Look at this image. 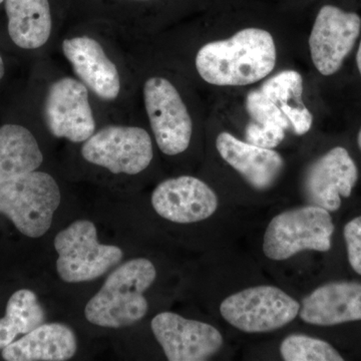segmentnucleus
Returning <instances> with one entry per match:
<instances>
[{
  "label": "nucleus",
  "instance_id": "f257e3e1",
  "mask_svg": "<svg viewBox=\"0 0 361 361\" xmlns=\"http://www.w3.org/2000/svg\"><path fill=\"white\" fill-rule=\"evenodd\" d=\"M196 68L208 84L247 85L257 82L274 70L276 47L269 32L244 28L225 40L209 42L199 49Z\"/></svg>",
  "mask_w": 361,
  "mask_h": 361
},
{
  "label": "nucleus",
  "instance_id": "f03ea898",
  "mask_svg": "<svg viewBox=\"0 0 361 361\" xmlns=\"http://www.w3.org/2000/svg\"><path fill=\"white\" fill-rule=\"evenodd\" d=\"M155 265L146 258L132 259L106 278L101 290L87 302V322L101 327L130 326L147 315L149 304L145 292L155 282Z\"/></svg>",
  "mask_w": 361,
  "mask_h": 361
},
{
  "label": "nucleus",
  "instance_id": "7ed1b4c3",
  "mask_svg": "<svg viewBox=\"0 0 361 361\" xmlns=\"http://www.w3.org/2000/svg\"><path fill=\"white\" fill-rule=\"evenodd\" d=\"M61 200L58 183L47 173L32 171L0 182V213L30 238L49 231Z\"/></svg>",
  "mask_w": 361,
  "mask_h": 361
},
{
  "label": "nucleus",
  "instance_id": "20e7f679",
  "mask_svg": "<svg viewBox=\"0 0 361 361\" xmlns=\"http://www.w3.org/2000/svg\"><path fill=\"white\" fill-rule=\"evenodd\" d=\"M334 224L329 211L322 207H298L278 214L267 226L263 252L271 260L283 261L305 250L327 252L331 248Z\"/></svg>",
  "mask_w": 361,
  "mask_h": 361
},
{
  "label": "nucleus",
  "instance_id": "39448f33",
  "mask_svg": "<svg viewBox=\"0 0 361 361\" xmlns=\"http://www.w3.org/2000/svg\"><path fill=\"white\" fill-rule=\"evenodd\" d=\"M59 253L56 271L66 283L92 281L103 276L122 261L120 247L104 245L97 241L94 223L78 220L54 238Z\"/></svg>",
  "mask_w": 361,
  "mask_h": 361
},
{
  "label": "nucleus",
  "instance_id": "423d86ee",
  "mask_svg": "<svg viewBox=\"0 0 361 361\" xmlns=\"http://www.w3.org/2000/svg\"><path fill=\"white\" fill-rule=\"evenodd\" d=\"M300 304L286 292L270 286L250 287L228 296L221 303L226 322L246 334H263L277 330L297 317Z\"/></svg>",
  "mask_w": 361,
  "mask_h": 361
},
{
  "label": "nucleus",
  "instance_id": "0eeeda50",
  "mask_svg": "<svg viewBox=\"0 0 361 361\" xmlns=\"http://www.w3.org/2000/svg\"><path fill=\"white\" fill-rule=\"evenodd\" d=\"M82 155L114 174L137 175L153 160V144L149 133L141 128L108 126L85 142Z\"/></svg>",
  "mask_w": 361,
  "mask_h": 361
},
{
  "label": "nucleus",
  "instance_id": "6e6552de",
  "mask_svg": "<svg viewBox=\"0 0 361 361\" xmlns=\"http://www.w3.org/2000/svg\"><path fill=\"white\" fill-rule=\"evenodd\" d=\"M144 101L159 149L169 156L186 151L193 122L172 82L160 77L149 78L144 85Z\"/></svg>",
  "mask_w": 361,
  "mask_h": 361
},
{
  "label": "nucleus",
  "instance_id": "1a4fd4ad",
  "mask_svg": "<svg viewBox=\"0 0 361 361\" xmlns=\"http://www.w3.org/2000/svg\"><path fill=\"white\" fill-rule=\"evenodd\" d=\"M44 118L54 137L73 142L89 140L96 130V121L85 85L68 77L56 80L45 99Z\"/></svg>",
  "mask_w": 361,
  "mask_h": 361
},
{
  "label": "nucleus",
  "instance_id": "9d476101",
  "mask_svg": "<svg viewBox=\"0 0 361 361\" xmlns=\"http://www.w3.org/2000/svg\"><path fill=\"white\" fill-rule=\"evenodd\" d=\"M361 18L339 7L320 8L311 30V59L316 70L325 77L337 73L355 47L360 35Z\"/></svg>",
  "mask_w": 361,
  "mask_h": 361
},
{
  "label": "nucleus",
  "instance_id": "9b49d317",
  "mask_svg": "<svg viewBox=\"0 0 361 361\" xmlns=\"http://www.w3.org/2000/svg\"><path fill=\"white\" fill-rule=\"evenodd\" d=\"M157 341L170 361L208 360L222 348V334L208 323L161 312L151 322Z\"/></svg>",
  "mask_w": 361,
  "mask_h": 361
},
{
  "label": "nucleus",
  "instance_id": "f8f14e48",
  "mask_svg": "<svg viewBox=\"0 0 361 361\" xmlns=\"http://www.w3.org/2000/svg\"><path fill=\"white\" fill-rule=\"evenodd\" d=\"M358 180V169L348 149L336 147L318 158L307 169L303 190L311 205L322 207L330 213L348 198Z\"/></svg>",
  "mask_w": 361,
  "mask_h": 361
},
{
  "label": "nucleus",
  "instance_id": "ddd939ff",
  "mask_svg": "<svg viewBox=\"0 0 361 361\" xmlns=\"http://www.w3.org/2000/svg\"><path fill=\"white\" fill-rule=\"evenodd\" d=\"M152 205L164 219L179 224L200 222L217 211V195L198 178L180 176L160 183L152 194Z\"/></svg>",
  "mask_w": 361,
  "mask_h": 361
},
{
  "label": "nucleus",
  "instance_id": "4468645a",
  "mask_svg": "<svg viewBox=\"0 0 361 361\" xmlns=\"http://www.w3.org/2000/svg\"><path fill=\"white\" fill-rule=\"evenodd\" d=\"M63 51L82 84L99 99L114 101L118 97L120 73L97 40L89 37L66 39Z\"/></svg>",
  "mask_w": 361,
  "mask_h": 361
},
{
  "label": "nucleus",
  "instance_id": "2eb2a0df",
  "mask_svg": "<svg viewBox=\"0 0 361 361\" xmlns=\"http://www.w3.org/2000/svg\"><path fill=\"white\" fill-rule=\"evenodd\" d=\"M299 316L318 326L361 320V283L336 281L318 287L303 299Z\"/></svg>",
  "mask_w": 361,
  "mask_h": 361
},
{
  "label": "nucleus",
  "instance_id": "dca6fc26",
  "mask_svg": "<svg viewBox=\"0 0 361 361\" xmlns=\"http://www.w3.org/2000/svg\"><path fill=\"white\" fill-rule=\"evenodd\" d=\"M216 148L223 160L258 191L272 187L283 171V159L276 151L240 141L230 133L218 135Z\"/></svg>",
  "mask_w": 361,
  "mask_h": 361
},
{
  "label": "nucleus",
  "instance_id": "f3484780",
  "mask_svg": "<svg viewBox=\"0 0 361 361\" xmlns=\"http://www.w3.org/2000/svg\"><path fill=\"white\" fill-rule=\"evenodd\" d=\"M78 350L75 332L66 324H42L2 349L7 361H65Z\"/></svg>",
  "mask_w": 361,
  "mask_h": 361
},
{
  "label": "nucleus",
  "instance_id": "a211bd4d",
  "mask_svg": "<svg viewBox=\"0 0 361 361\" xmlns=\"http://www.w3.org/2000/svg\"><path fill=\"white\" fill-rule=\"evenodd\" d=\"M8 33L23 49H37L51 37L52 20L49 0H6Z\"/></svg>",
  "mask_w": 361,
  "mask_h": 361
},
{
  "label": "nucleus",
  "instance_id": "6ab92c4d",
  "mask_svg": "<svg viewBox=\"0 0 361 361\" xmlns=\"http://www.w3.org/2000/svg\"><path fill=\"white\" fill-rule=\"evenodd\" d=\"M44 161L39 142L18 125L0 127V182L37 170Z\"/></svg>",
  "mask_w": 361,
  "mask_h": 361
},
{
  "label": "nucleus",
  "instance_id": "aec40b11",
  "mask_svg": "<svg viewBox=\"0 0 361 361\" xmlns=\"http://www.w3.org/2000/svg\"><path fill=\"white\" fill-rule=\"evenodd\" d=\"M45 312L35 292L21 289L9 298L6 313L0 318V349L13 343L20 334H27L44 324Z\"/></svg>",
  "mask_w": 361,
  "mask_h": 361
},
{
  "label": "nucleus",
  "instance_id": "412c9836",
  "mask_svg": "<svg viewBox=\"0 0 361 361\" xmlns=\"http://www.w3.org/2000/svg\"><path fill=\"white\" fill-rule=\"evenodd\" d=\"M280 353L286 361H343L331 344L304 334H291L282 341Z\"/></svg>",
  "mask_w": 361,
  "mask_h": 361
},
{
  "label": "nucleus",
  "instance_id": "4be33fe9",
  "mask_svg": "<svg viewBox=\"0 0 361 361\" xmlns=\"http://www.w3.org/2000/svg\"><path fill=\"white\" fill-rule=\"evenodd\" d=\"M259 90L279 108L303 106V78L298 71H281L261 85Z\"/></svg>",
  "mask_w": 361,
  "mask_h": 361
},
{
  "label": "nucleus",
  "instance_id": "5701e85b",
  "mask_svg": "<svg viewBox=\"0 0 361 361\" xmlns=\"http://www.w3.org/2000/svg\"><path fill=\"white\" fill-rule=\"evenodd\" d=\"M246 110L253 122L259 125L280 126L285 130L290 127V123L281 109L259 90L249 92L246 99Z\"/></svg>",
  "mask_w": 361,
  "mask_h": 361
},
{
  "label": "nucleus",
  "instance_id": "b1692460",
  "mask_svg": "<svg viewBox=\"0 0 361 361\" xmlns=\"http://www.w3.org/2000/svg\"><path fill=\"white\" fill-rule=\"evenodd\" d=\"M286 130L280 126L259 125L248 123L245 130L246 142L261 148L274 149L281 144Z\"/></svg>",
  "mask_w": 361,
  "mask_h": 361
},
{
  "label": "nucleus",
  "instance_id": "393cba45",
  "mask_svg": "<svg viewBox=\"0 0 361 361\" xmlns=\"http://www.w3.org/2000/svg\"><path fill=\"white\" fill-rule=\"evenodd\" d=\"M349 264L361 275V216L349 221L343 230Z\"/></svg>",
  "mask_w": 361,
  "mask_h": 361
},
{
  "label": "nucleus",
  "instance_id": "a878e982",
  "mask_svg": "<svg viewBox=\"0 0 361 361\" xmlns=\"http://www.w3.org/2000/svg\"><path fill=\"white\" fill-rule=\"evenodd\" d=\"M280 109L288 118L296 135H302L310 132L313 123V116L304 104L298 106H285Z\"/></svg>",
  "mask_w": 361,
  "mask_h": 361
},
{
  "label": "nucleus",
  "instance_id": "bb28decb",
  "mask_svg": "<svg viewBox=\"0 0 361 361\" xmlns=\"http://www.w3.org/2000/svg\"><path fill=\"white\" fill-rule=\"evenodd\" d=\"M356 63H357V68L360 71V77H361V40L360 47H358L357 54H356Z\"/></svg>",
  "mask_w": 361,
  "mask_h": 361
},
{
  "label": "nucleus",
  "instance_id": "cd10ccee",
  "mask_svg": "<svg viewBox=\"0 0 361 361\" xmlns=\"http://www.w3.org/2000/svg\"><path fill=\"white\" fill-rule=\"evenodd\" d=\"M4 73H6V68H4V59L0 56V80L4 78Z\"/></svg>",
  "mask_w": 361,
  "mask_h": 361
},
{
  "label": "nucleus",
  "instance_id": "c85d7f7f",
  "mask_svg": "<svg viewBox=\"0 0 361 361\" xmlns=\"http://www.w3.org/2000/svg\"><path fill=\"white\" fill-rule=\"evenodd\" d=\"M357 144H358V147H360V149L361 151V128H360V132H358Z\"/></svg>",
  "mask_w": 361,
  "mask_h": 361
},
{
  "label": "nucleus",
  "instance_id": "c756f323",
  "mask_svg": "<svg viewBox=\"0 0 361 361\" xmlns=\"http://www.w3.org/2000/svg\"><path fill=\"white\" fill-rule=\"evenodd\" d=\"M4 0H0V4H2V2H4Z\"/></svg>",
  "mask_w": 361,
  "mask_h": 361
}]
</instances>
